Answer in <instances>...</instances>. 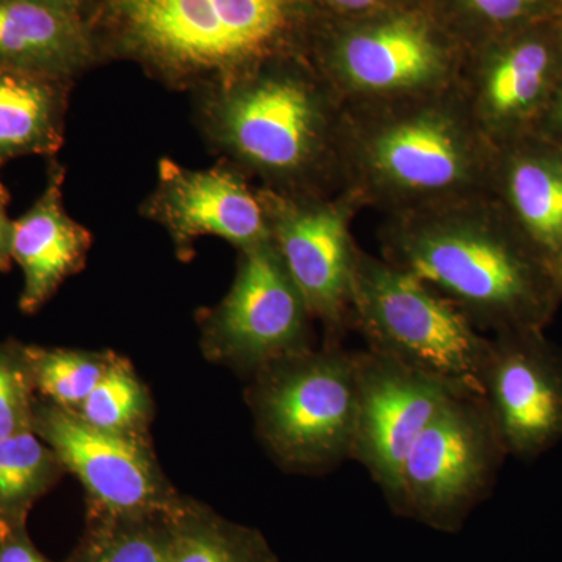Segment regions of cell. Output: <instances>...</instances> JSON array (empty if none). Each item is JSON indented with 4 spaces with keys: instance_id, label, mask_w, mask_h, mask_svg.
I'll return each mask as SVG.
<instances>
[{
    "instance_id": "obj_25",
    "label": "cell",
    "mask_w": 562,
    "mask_h": 562,
    "mask_svg": "<svg viewBox=\"0 0 562 562\" xmlns=\"http://www.w3.org/2000/svg\"><path fill=\"white\" fill-rule=\"evenodd\" d=\"M36 391L24 344H0V439L33 430Z\"/></svg>"
},
{
    "instance_id": "obj_30",
    "label": "cell",
    "mask_w": 562,
    "mask_h": 562,
    "mask_svg": "<svg viewBox=\"0 0 562 562\" xmlns=\"http://www.w3.org/2000/svg\"><path fill=\"white\" fill-rule=\"evenodd\" d=\"M9 201L0 199V271H9L11 261V238H13V221L7 216L5 205Z\"/></svg>"
},
{
    "instance_id": "obj_18",
    "label": "cell",
    "mask_w": 562,
    "mask_h": 562,
    "mask_svg": "<svg viewBox=\"0 0 562 562\" xmlns=\"http://www.w3.org/2000/svg\"><path fill=\"white\" fill-rule=\"evenodd\" d=\"M99 63L85 18L35 0H0V69L76 80Z\"/></svg>"
},
{
    "instance_id": "obj_34",
    "label": "cell",
    "mask_w": 562,
    "mask_h": 562,
    "mask_svg": "<svg viewBox=\"0 0 562 562\" xmlns=\"http://www.w3.org/2000/svg\"><path fill=\"white\" fill-rule=\"evenodd\" d=\"M560 2L562 3V0H560Z\"/></svg>"
},
{
    "instance_id": "obj_13",
    "label": "cell",
    "mask_w": 562,
    "mask_h": 562,
    "mask_svg": "<svg viewBox=\"0 0 562 562\" xmlns=\"http://www.w3.org/2000/svg\"><path fill=\"white\" fill-rule=\"evenodd\" d=\"M357 420L350 460L360 462L387 501L420 432L460 394L446 383L371 350L355 351Z\"/></svg>"
},
{
    "instance_id": "obj_14",
    "label": "cell",
    "mask_w": 562,
    "mask_h": 562,
    "mask_svg": "<svg viewBox=\"0 0 562 562\" xmlns=\"http://www.w3.org/2000/svg\"><path fill=\"white\" fill-rule=\"evenodd\" d=\"M483 402L508 454L538 457L562 438V350L542 330L491 336Z\"/></svg>"
},
{
    "instance_id": "obj_9",
    "label": "cell",
    "mask_w": 562,
    "mask_h": 562,
    "mask_svg": "<svg viewBox=\"0 0 562 562\" xmlns=\"http://www.w3.org/2000/svg\"><path fill=\"white\" fill-rule=\"evenodd\" d=\"M546 24L468 46L457 88L494 146L536 131L562 76V25Z\"/></svg>"
},
{
    "instance_id": "obj_19",
    "label": "cell",
    "mask_w": 562,
    "mask_h": 562,
    "mask_svg": "<svg viewBox=\"0 0 562 562\" xmlns=\"http://www.w3.org/2000/svg\"><path fill=\"white\" fill-rule=\"evenodd\" d=\"M74 80L0 69V165L61 149Z\"/></svg>"
},
{
    "instance_id": "obj_23",
    "label": "cell",
    "mask_w": 562,
    "mask_h": 562,
    "mask_svg": "<svg viewBox=\"0 0 562 562\" xmlns=\"http://www.w3.org/2000/svg\"><path fill=\"white\" fill-rule=\"evenodd\" d=\"M40 398L76 413L113 364V353L25 346Z\"/></svg>"
},
{
    "instance_id": "obj_4",
    "label": "cell",
    "mask_w": 562,
    "mask_h": 562,
    "mask_svg": "<svg viewBox=\"0 0 562 562\" xmlns=\"http://www.w3.org/2000/svg\"><path fill=\"white\" fill-rule=\"evenodd\" d=\"M198 94L203 133L244 176L277 194H338L344 103L308 57L262 63Z\"/></svg>"
},
{
    "instance_id": "obj_26",
    "label": "cell",
    "mask_w": 562,
    "mask_h": 562,
    "mask_svg": "<svg viewBox=\"0 0 562 562\" xmlns=\"http://www.w3.org/2000/svg\"><path fill=\"white\" fill-rule=\"evenodd\" d=\"M458 13L472 29L486 31L484 40L547 21L554 0H454ZM560 2V0H558ZM483 40V41H484ZM476 44V43H475Z\"/></svg>"
},
{
    "instance_id": "obj_22",
    "label": "cell",
    "mask_w": 562,
    "mask_h": 562,
    "mask_svg": "<svg viewBox=\"0 0 562 562\" xmlns=\"http://www.w3.org/2000/svg\"><path fill=\"white\" fill-rule=\"evenodd\" d=\"M171 562H271L258 536L183 502L173 516Z\"/></svg>"
},
{
    "instance_id": "obj_1",
    "label": "cell",
    "mask_w": 562,
    "mask_h": 562,
    "mask_svg": "<svg viewBox=\"0 0 562 562\" xmlns=\"http://www.w3.org/2000/svg\"><path fill=\"white\" fill-rule=\"evenodd\" d=\"M380 257L453 303L480 331L542 330L562 279L491 195L384 216Z\"/></svg>"
},
{
    "instance_id": "obj_5",
    "label": "cell",
    "mask_w": 562,
    "mask_h": 562,
    "mask_svg": "<svg viewBox=\"0 0 562 562\" xmlns=\"http://www.w3.org/2000/svg\"><path fill=\"white\" fill-rule=\"evenodd\" d=\"M465 52L441 14L405 0L342 25L321 18L306 57L347 105L457 87Z\"/></svg>"
},
{
    "instance_id": "obj_12",
    "label": "cell",
    "mask_w": 562,
    "mask_h": 562,
    "mask_svg": "<svg viewBox=\"0 0 562 562\" xmlns=\"http://www.w3.org/2000/svg\"><path fill=\"white\" fill-rule=\"evenodd\" d=\"M33 431L80 480L105 516L176 514L183 505L166 483L144 436L98 430L43 398H36Z\"/></svg>"
},
{
    "instance_id": "obj_20",
    "label": "cell",
    "mask_w": 562,
    "mask_h": 562,
    "mask_svg": "<svg viewBox=\"0 0 562 562\" xmlns=\"http://www.w3.org/2000/svg\"><path fill=\"white\" fill-rule=\"evenodd\" d=\"M65 465L35 431L0 439V519L25 525L36 501L57 483Z\"/></svg>"
},
{
    "instance_id": "obj_10",
    "label": "cell",
    "mask_w": 562,
    "mask_h": 562,
    "mask_svg": "<svg viewBox=\"0 0 562 562\" xmlns=\"http://www.w3.org/2000/svg\"><path fill=\"white\" fill-rule=\"evenodd\" d=\"M272 243L313 319L339 344L351 327V277L355 250L351 220L360 210L344 192L283 195L262 188Z\"/></svg>"
},
{
    "instance_id": "obj_32",
    "label": "cell",
    "mask_w": 562,
    "mask_h": 562,
    "mask_svg": "<svg viewBox=\"0 0 562 562\" xmlns=\"http://www.w3.org/2000/svg\"><path fill=\"white\" fill-rule=\"evenodd\" d=\"M13 528V525L7 524L5 520L0 519V539Z\"/></svg>"
},
{
    "instance_id": "obj_3",
    "label": "cell",
    "mask_w": 562,
    "mask_h": 562,
    "mask_svg": "<svg viewBox=\"0 0 562 562\" xmlns=\"http://www.w3.org/2000/svg\"><path fill=\"white\" fill-rule=\"evenodd\" d=\"M495 146L457 87L347 103L339 133V192L384 216L490 195Z\"/></svg>"
},
{
    "instance_id": "obj_11",
    "label": "cell",
    "mask_w": 562,
    "mask_h": 562,
    "mask_svg": "<svg viewBox=\"0 0 562 562\" xmlns=\"http://www.w3.org/2000/svg\"><path fill=\"white\" fill-rule=\"evenodd\" d=\"M312 319L271 239L241 250L232 290L206 321V349L216 360L255 373L312 349Z\"/></svg>"
},
{
    "instance_id": "obj_24",
    "label": "cell",
    "mask_w": 562,
    "mask_h": 562,
    "mask_svg": "<svg viewBox=\"0 0 562 562\" xmlns=\"http://www.w3.org/2000/svg\"><path fill=\"white\" fill-rule=\"evenodd\" d=\"M74 414L98 430L144 436L149 422L150 398L131 364L116 357L101 382Z\"/></svg>"
},
{
    "instance_id": "obj_21",
    "label": "cell",
    "mask_w": 562,
    "mask_h": 562,
    "mask_svg": "<svg viewBox=\"0 0 562 562\" xmlns=\"http://www.w3.org/2000/svg\"><path fill=\"white\" fill-rule=\"evenodd\" d=\"M176 514H101V525L72 562H171Z\"/></svg>"
},
{
    "instance_id": "obj_7",
    "label": "cell",
    "mask_w": 562,
    "mask_h": 562,
    "mask_svg": "<svg viewBox=\"0 0 562 562\" xmlns=\"http://www.w3.org/2000/svg\"><path fill=\"white\" fill-rule=\"evenodd\" d=\"M249 403L258 435L291 471L327 472L350 460L357 420L355 351L328 344L254 373Z\"/></svg>"
},
{
    "instance_id": "obj_17",
    "label": "cell",
    "mask_w": 562,
    "mask_h": 562,
    "mask_svg": "<svg viewBox=\"0 0 562 562\" xmlns=\"http://www.w3.org/2000/svg\"><path fill=\"white\" fill-rule=\"evenodd\" d=\"M65 169L54 165L46 190L24 216L13 221L11 258L24 272L22 313L38 312L63 281L83 269L91 235L72 220L63 203Z\"/></svg>"
},
{
    "instance_id": "obj_2",
    "label": "cell",
    "mask_w": 562,
    "mask_h": 562,
    "mask_svg": "<svg viewBox=\"0 0 562 562\" xmlns=\"http://www.w3.org/2000/svg\"><path fill=\"white\" fill-rule=\"evenodd\" d=\"M319 20L310 0H94L87 16L102 61L198 92L306 57Z\"/></svg>"
},
{
    "instance_id": "obj_15",
    "label": "cell",
    "mask_w": 562,
    "mask_h": 562,
    "mask_svg": "<svg viewBox=\"0 0 562 562\" xmlns=\"http://www.w3.org/2000/svg\"><path fill=\"white\" fill-rule=\"evenodd\" d=\"M143 213L168 231L181 258H188L202 236H217L239 250L272 239L261 188H251L231 162L195 171L162 158L157 188Z\"/></svg>"
},
{
    "instance_id": "obj_33",
    "label": "cell",
    "mask_w": 562,
    "mask_h": 562,
    "mask_svg": "<svg viewBox=\"0 0 562 562\" xmlns=\"http://www.w3.org/2000/svg\"><path fill=\"white\" fill-rule=\"evenodd\" d=\"M0 199H3V201H9V192L5 191V188L2 187V183H0Z\"/></svg>"
},
{
    "instance_id": "obj_31",
    "label": "cell",
    "mask_w": 562,
    "mask_h": 562,
    "mask_svg": "<svg viewBox=\"0 0 562 562\" xmlns=\"http://www.w3.org/2000/svg\"><path fill=\"white\" fill-rule=\"evenodd\" d=\"M35 2L54 7V9L68 11V13L77 14V16H81L87 20L94 0H35Z\"/></svg>"
},
{
    "instance_id": "obj_6",
    "label": "cell",
    "mask_w": 562,
    "mask_h": 562,
    "mask_svg": "<svg viewBox=\"0 0 562 562\" xmlns=\"http://www.w3.org/2000/svg\"><path fill=\"white\" fill-rule=\"evenodd\" d=\"M351 327L368 350L465 395H483L490 336L412 273L357 246Z\"/></svg>"
},
{
    "instance_id": "obj_28",
    "label": "cell",
    "mask_w": 562,
    "mask_h": 562,
    "mask_svg": "<svg viewBox=\"0 0 562 562\" xmlns=\"http://www.w3.org/2000/svg\"><path fill=\"white\" fill-rule=\"evenodd\" d=\"M0 562H50L33 546L25 525L13 527L0 539Z\"/></svg>"
},
{
    "instance_id": "obj_29",
    "label": "cell",
    "mask_w": 562,
    "mask_h": 562,
    "mask_svg": "<svg viewBox=\"0 0 562 562\" xmlns=\"http://www.w3.org/2000/svg\"><path fill=\"white\" fill-rule=\"evenodd\" d=\"M535 132L562 147V76L542 111Z\"/></svg>"
},
{
    "instance_id": "obj_8",
    "label": "cell",
    "mask_w": 562,
    "mask_h": 562,
    "mask_svg": "<svg viewBox=\"0 0 562 562\" xmlns=\"http://www.w3.org/2000/svg\"><path fill=\"white\" fill-rule=\"evenodd\" d=\"M506 454L483 398L454 395L406 454L392 506L450 527L486 497Z\"/></svg>"
},
{
    "instance_id": "obj_16",
    "label": "cell",
    "mask_w": 562,
    "mask_h": 562,
    "mask_svg": "<svg viewBox=\"0 0 562 562\" xmlns=\"http://www.w3.org/2000/svg\"><path fill=\"white\" fill-rule=\"evenodd\" d=\"M490 195L562 279V147L536 132L495 146Z\"/></svg>"
},
{
    "instance_id": "obj_27",
    "label": "cell",
    "mask_w": 562,
    "mask_h": 562,
    "mask_svg": "<svg viewBox=\"0 0 562 562\" xmlns=\"http://www.w3.org/2000/svg\"><path fill=\"white\" fill-rule=\"evenodd\" d=\"M322 18L357 20L390 9L405 0H310Z\"/></svg>"
}]
</instances>
